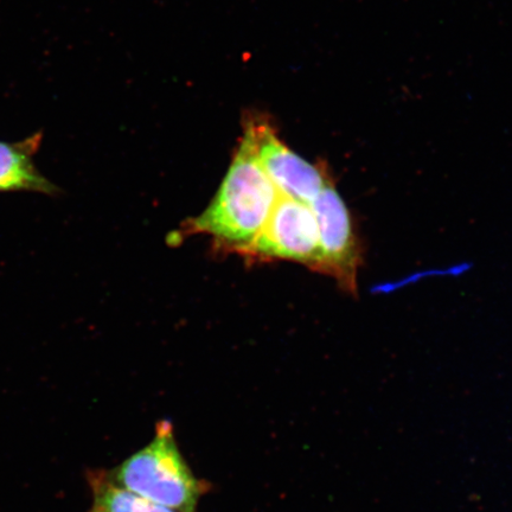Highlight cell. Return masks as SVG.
Wrapping results in <instances>:
<instances>
[{
	"label": "cell",
	"mask_w": 512,
	"mask_h": 512,
	"mask_svg": "<svg viewBox=\"0 0 512 512\" xmlns=\"http://www.w3.org/2000/svg\"><path fill=\"white\" fill-rule=\"evenodd\" d=\"M279 192L255 156L251 134L241 144L214 200L191 222L189 232L208 234L241 252L260 233Z\"/></svg>",
	"instance_id": "1"
},
{
	"label": "cell",
	"mask_w": 512,
	"mask_h": 512,
	"mask_svg": "<svg viewBox=\"0 0 512 512\" xmlns=\"http://www.w3.org/2000/svg\"><path fill=\"white\" fill-rule=\"evenodd\" d=\"M115 484L179 512H196L209 484L198 479L183 457L171 422L160 421L155 438L107 471Z\"/></svg>",
	"instance_id": "2"
},
{
	"label": "cell",
	"mask_w": 512,
	"mask_h": 512,
	"mask_svg": "<svg viewBox=\"0 0 512 512\" xmlns=\"http://www.w3.org/2000/svg\"><path fill=\"white\" fill-rule=\"evenodd\" d=\"M240 253L296 261L323 272L322 245L311 204L279 194L264 227Z\"/></svg>",
	"instance_id": "3"
},
{
	"label": "cell",
	"mask_w": 512,
	"mask_h": 512,
	"mask_svg": "<svg viewBox=\"0 0 512 512\" xmlns=\"http://www.w3.org/2000/svg\"><path fill=\"white\" fill-rule=\"evenodd\" d=\"M245 128L262 170L280 195L311 204L331 182L328 172L293 152L265 119H248Z\"/></svg>",
	"instance_id": "4"
},
{
	"label": "cell",
	"mask_w": 512,
	"mask_h": 512,
	"mask_svg": "<svg viewBox=\"0 0 512 512\" xmlns=\"http://www.w3.org/2000/svg\"><path fill=\"white\" fill-rule=\"evenodd\" d=\"M323 251V273L334 277L345 291L357 294L361 247L352 227L349 209L332 181L311 203Z\"/></svg>",
	"instance_id": "5"
},
{
	"label": "cell",
	"mask_w": 512,
	"mask_h": 512,
	"mask_svg": "<svg viewBox=\"0 0 512 512\" xmlns=\"http://www.w3.org/2000/svg\"><path fill=\"white\" fill-rule=\"evenodd\" d=\"M42 134L17 143L0 142V192H37L54 196L59 188L44 177L34 162Z\"/></svg>",
	"instance_id": "6"
},
{
	"label": "cell",
	"mask_w": 512,
	"mask_h": 512,
	"mask_svg": "<svg viewBox=\"0 0 512 512\" xmlns=\"http://www.w3.org/2000/svg\"><path fill=\"white\" fill-rule=\"evenodd\" d=\"M87 480L92 491V505L87 512H179L121 488L107 471H88Z\"/></svg>",
	"instance_id": "7"
}]
</instances>
